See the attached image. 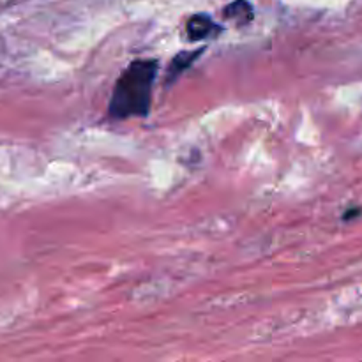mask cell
<instances>
[{
  "mask_svg": "<svg viewBox=\"0 0 362 362\" xmlns=\"http://www.w3.org/2000/svg\"><path fill=\"white\" fill-rule=\"evenodd\" d=\"M187 37L191 41H200V39H207V37H214L221 32V27L218 23H214L209 14H194L193 18H189L187 21Z\"/></svg>",
  "mask_w": 362,
  "mask_h": 362,
  "instance_id": "obj_2",
  "label": "cell"
},
{
  "mask_svg": "<svg viewBox=\"0 0 362 362\" xmlns=\"http://www.w3.org/2000/svg\"><path fill=\"white\" fill-rule=\"evenodd\" d=\"M158 60H134L120 74L113 95L110 99L108 113L112 119L145 117L151 110L152 85L158 76Z\"/></svg>",
  "mask_w": 362,
  "mask_h": 362,
  "instance_id": "obj_1",
  "label": "cell"
},
{
  "mask_svg": "<svg viewBox=\"0 0 362 362\" xmlns=\"http://www.w3.org/2000/svg\"><path fill=\"white\" fill-rule=\"evenodd\" d=\"M359 214H361V211L357 209V211H349L345 216H343V218H345V221H349L350 218H356V216H359Z\"/></svg>",
  "mask_w": 362,
  "mask_h": 362,
  "instance_id": "obj_5",
  "label": "cell"
},
{
  "mask_svg": "<svg viewBox=\"0 0 362 362\" xmlns=\"http://www.w3.org/2000/svg\"><path fill=\"white\" fill-rule=\"evenodd\" d=\"M202 53H204V48L197 49V52H180L179 55L172 60V64H170L168 81H173L180 73H184V71H186L187 67H189L191 64L202 55Z\"/></svg>",
  "mask_w": 362,
  "mask_h": 362,
  "instance_id": "obj_4",
  "label": "cell"
},
{
  "mask_svg": "<svg viewBox=\"0 0 362 362\" xmlns=\"http://www.w3.org/2000/svg\"><path fill=\"white\" fill-rule=\"evenodd\" d=\"M226 20H235L239 25H246L253 20V7L246 0H235L223 9Z\"/></svg>",
  "mask_w": 362,
  "mask_h": 362,
  "instance_id": "obj_3",
  "label": "cell"
}]
</instances>
